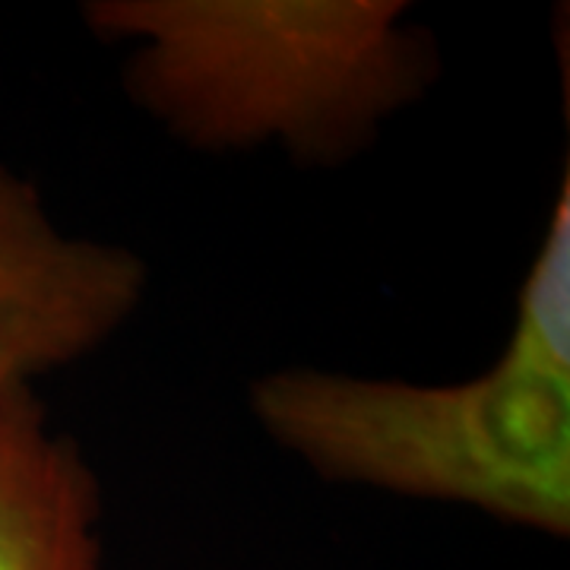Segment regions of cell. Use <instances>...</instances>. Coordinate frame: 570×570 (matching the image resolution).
Listing matches in <instances>:
<instances>
[{"instance_id":"6da1fadb","label":"cell","mask_w":570,"mask_h":570,"mask_svg":"<svg viewBox=\"0 0 570 570\" xmlns=\"http://www.w3.org/2000/svg\"><path fill=\"white\" fill-rule=\"evenodd\" d=\"M124 45V89L184 146L285 149L340 163L431 82V41L403 0H92Z\"/></svg>"},{"instance_id":"7a4b0ae2","label":"cell","mask_w":570,"mask_h":570,"mask_svg":"<svg viewBox=\"0 0 570 570\" xmlns=\"http://www.w3.org/2000/svg\"><path fill=\"white\" fill-rule=\"evenodd\" d=\"M250 412L326 482L570 532L568 377L504 358L456 384L279 367L254 381Z\"/></svg>"},{"instance_id":"3957f363","label":"cell","mask_w":570,"mask_h":570,"mask_svg":"<svg viewBox=\"0 0 570 570\" xmlns=\"http://www.w3.org/2000/svg\"><path fill=\"white\" fill-rule=\"evenodd\" d=\"M146 283L130 247L63 232L0 163V400L99 352L137 314Z\"/></svg>"},{"instance_id":"277c9868","label":"cell","mask_w":570,"mask_h":570,"mask_svg":"<svg viewBox=\"0 0 570 570\" xmlns=\"http://www.w3.org/2000/svg\"><path fill=\"white\" fill-rule=\"evenodd\" d=\"M102 498L36 390L0 400V570H102Z\"/></svg>"},{"instance_id":"5b68a950","label":"cell","mask_w":570,"mask_h":570,"mask_svg":"<svg viewBox=\"0 0 570 570\" xmlns=\"http://www.w3.org/2000/svg\"><path fill=\"white\" fill-rule=\"evenodd\" d=\"M510 365L570 381V171L551 200L542 242L517 288L513 324L501 355Z\"/></svg>"}]
</instances>
